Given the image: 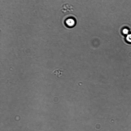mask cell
I'll return each mask as SVG.
<instances>
[{
    "label": "cell",
    "mask_w": 131,
    "mask_h": 131,
    "mask_svg": "<svg viewBox=\"0 0 131 131\" xmlns=\"http://www.w3.org/2000/svg\"><path fill=\"white\" fill-rule=\"evenodd\" d=\"M73 10V8L72 6L68 4H64L62 8V12L63 13H66L67 12H72Z\"/></svg>",
    "instance_id": "obj_1"
},
{
    "label": "cell",
    "mask_w": 131,
    "mask_h": 131,
    "mask_svg": "<svg viewBox=\"0 0 131 131\" xmlns=\"http://www.w3.org/2000/svg\"><path fill=\"white\" fill-rule=\"evenodd\" d=\"M66 24L69 27H72L75 25L74 20L72 18H69L67 19L66 22Z\"/></svg>",
    "instance_id": "obj_2"
},
{
    "label": "cell",
    "mask_w": 131,
    "mask_h": 131,
    "mask_svg": "<svg viewBox=\"0 0 131 131\" xmlns=\"http://www.w3.org/2000/svg\"><path fill=\"white\" fill-rule=\"evenodd\" d=\"M126 39L128 41L131 42V34H128L126 37Z\"/></svg>",
    "instance_id": "obj_3"
},
{
    "label": "cell",
    "mask_w": 131,
    "mask_h": 131,
    "mask_svg": "<svg viewBox=\"0 0 131 131\" xmlns=\"http://www.w3.org/2000/svg\"><path fill=\"white\" fill-rule=\"evenodd\" d=\"M123 32L125 34H127L128 33L129 30L125 28L123 30Z\"/></svg>",
    "instance_id": "obj_4"
}]
</instances>
